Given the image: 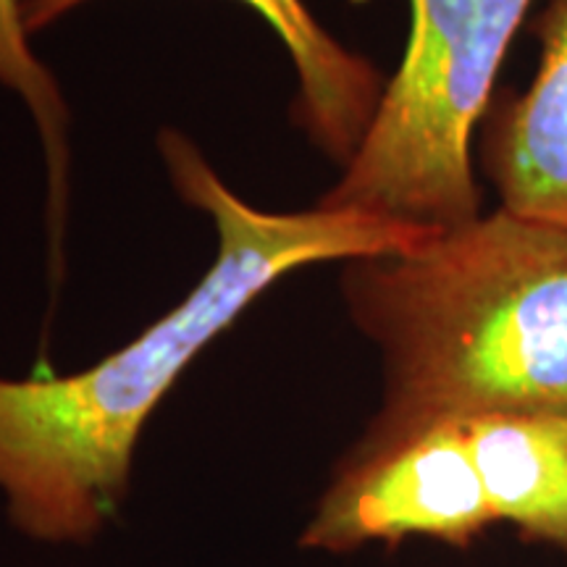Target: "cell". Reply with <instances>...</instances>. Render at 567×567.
I'll list each match as a JSON object with an SVG mask.
<instances>
[{"label": "cell", "mask_w": 567, "mask_h": 567, "mask_svg": "<svg viewBox=\"0 0 567 567\" xmlns=\"http://www.w3.org/2000/svg\"><path fill=\"white\" fill-rule=\"evenodd\" d=\"M0 84L17 92L40 132L48 161L53 243H59L69 189V109L53 71L32 51L24 24V0H0Z\"/></svg>", "instance_id": "8"}, {"label": "cell", "mask_w": 567, "mask_h": 567, "mask_svg": "<svg viewBox=\"0 0 567 567\" xmlns=\"http://www.w3.org/2000/svg\"><path fill=\"white\" fill-rule=\"evenodd\" d=\"M84 0H24L27 32L34 34L82 6ZM260 13L292 55L300 92L295 122L339 166H347L371 126L384 76L363 55L347 51L318 24L302 0H243Z\"/></svg>", "instance_id": "6"}, {"label": "cell", "mask_w": 567, "mask_h": 567, "mask_svg": "<svg viewBox=\"0 0 567 567\" xmlns=\"http://www.w3.org/2000/svg\"><path fill=\"white\" fill-rule=\"evenodd\" d=\"M463 429L494 523L567 549V421L486 415Z\"/></svg>", "instance_id": "7"}, {"label": "cell", "mask_w": 567, "mask_h": 567, "mask_svg": "<svg viewBox=\"0 0 567 567\" xmlns=\"http://www.w3.org/2000/svg\"><path fill=\"white\" fill-rule=\"evenodd\" d=\"M342 292L384 360L358 446L486 415L567 421V229L499 205L413 250L350 260Z\"/></svg>", "instance_id": "2"}, {"label": "cell", "mask_w": 567, "mask_h": 567, "mask_svg": "<svg viewBox=\"0 0 567 567\" xmlns=\"http://www.w3.org/2000/svg\"><path fill=\"white\" fill-rule=\"evenodd\" d=\"M158 147L174 189L208 213L216 260L195 289L122 350L66 375H0V494L11 526L42 544H87L118 517L134 450L189 363L284 276L413 250L439 229L379 213L260 210L213 172L187 134Z\"/></svg>", "instance_id": "1"}, {"label": "cell", "mask_w": 567, "mask_h": 567, "mask_svg": "<svg viewBox=\"0 0 567 567\" xmlns=\"http://www.w3.org/2000/svg\"><path fill=\"white\" fill-rule=\"evenodd\" d=\"M534 0H410L400 69L323 208L450 229L481 216L473 140Z\"/></svg>", "instance_id": "3"}, {"label": "cell", "mask_w": 567, "mask_h": 567, "mask_svg": "<svg viewBox=\"0 0 567 567\" xmlns=\"http://www.w3.org/2000/svg\"><path fill=\"white\" fill-rule=\"evenodd\" d=\"M538 66L486 134V172L502 208L567 229V0L536 21Z\"/></svg>", "instance_id": "5"}, {"label": "cell", "mask_w": 567, "mask_h": 567, "mask_svg": "<svg viewBox=\"0 0 567 567\" xmlns=\"http://www.w3.org/2000/svg\"><path fill=\"white\" fill-rule=\"evenodd\" d=\"M494 515L463 423H436L379 446H358L339 467L302 534V547L354 551L408 536L465 547Z\"/></svg>", "instance_id": "4"}]
</instances>
